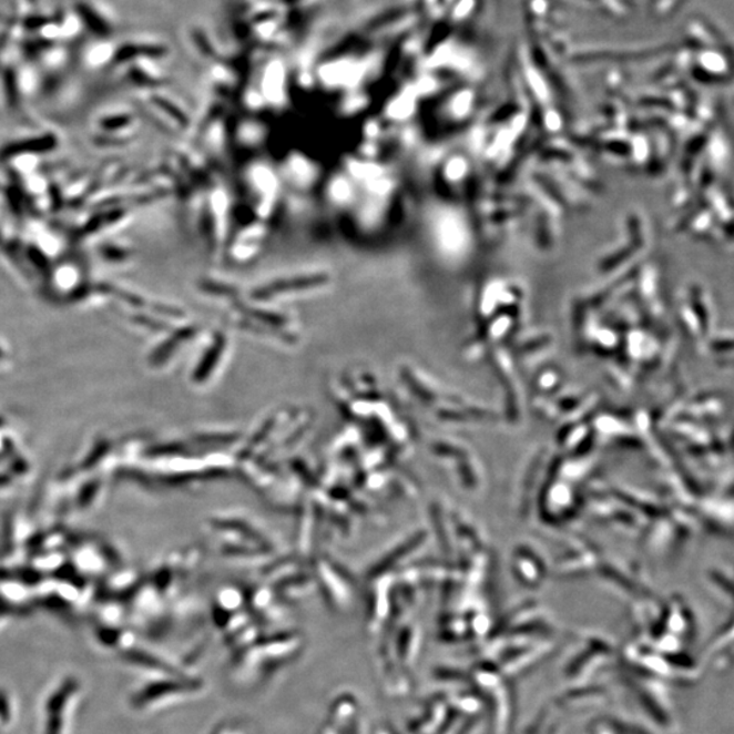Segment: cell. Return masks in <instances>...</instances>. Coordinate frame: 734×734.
I'll return each instance as SVG.
<instances>
[{
	"instance_id": "6da1fadb",
	"label": "cell",
	"mask_w": 734,
	"mask_h": 734,
	"mask_svg": "<svg viewBox=\"0 0 734 734\" xmlns=\"http://www.w3.org/2000/svg\"><path fill=\"white\" fill-rule=\"evenodd\" d=\"M322 3L323 0H237L228 17L233 38L267 51L298 43L320 13Z\"/></svg>"
},
{
	"instance_id": "7a4b0ae2",
	"label": "cell",
	"mask_w": 734,
	"mask_h": 734,
	"mask_svg": "<svg viewBox=\"0 0 734 734\" xmlns=\"http://www.w3.org/2000/svg\"><path fill=\"white\" fill-rule=\"evenodd\" d=\"M329 282L328 274H313L299 276V278L278 281L269 283V285L258 287L257 290L252 292L251 297L256 299H268L281 294L308 290L312 287L327 285Z\"/></svg>"
},
{
	"instance_id": "3957f363",
	"label": "cell",
	"mask_w": 734,
	"mask_h": 734,
	"mask_svg": "<svg viewBox=\"0 0 734 734\" xmlns=\"http://www.w3.org/2000/svg\"><path fill=\"white\" fill-rule=\"evenodd\" d=\"M236 306L241 313H244V315L249 316L252 318H257V320L264 323H271V324L285 323V320H283V318L279 315H275V313H267V312L249 308L248 305H244L239 303H236Z\"/></svg>"
},
{
	"instance_id": "277c9868",
	"label": "cell",
	"mask_w": 734,
	"mask_h": 734,
	"mask_svg": "<svg viewBox=\"0 0 734 734\" xmlns=\"http://www.w3.org/2000/svg\"><path fill=\"white\" fill-rule=\"evenodd\" d=\"M201 287L204 292L220 294V296H236L237 290L232 286L222 285V283L215 282H202Z\"/></svg>"
},
{
	"instance_id": "5b68a950",
	"label": "cell",
	"mask_w": 734,
	"mask_h": 734,
	"mask_svg": "<svg viewBox=\"0 0 734 734\" xmlns=\"http://www.w3.org/2000/svg\"><path fill=\"white\" fill-rule=\"evenodd\" d=\"M683 0H653L654 9L659 14L671 13L672 10L677 8V4H682Z\"/></svg>"
},
{
	"instance_id": "8992f818",
	"label": "cell",
	"mask_w": 734,
	"mask_h": 734,
	"mask_svg": "<svg viewBox=\"0 0 734 734\" xmlns=\"http://www.w3.org/2000/svg\"><path fill=\"white\" fill-rule=\"evenodd\" d=\"M214 734H246L239 726L225 725L222 730L216 731Z\"/></svg>"
}]
</instances>
